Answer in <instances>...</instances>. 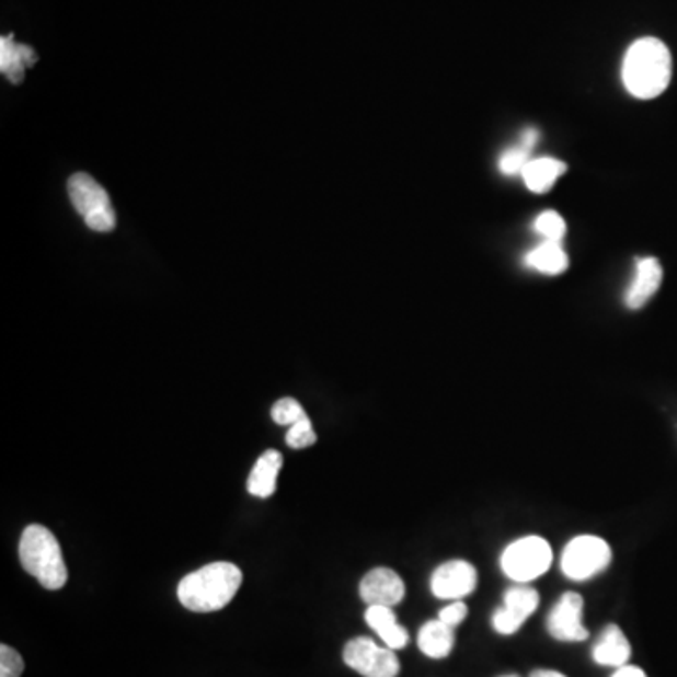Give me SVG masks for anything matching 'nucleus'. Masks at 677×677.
<instances>
[{
    "label": "nucleus",
    "mask_w": 677,
    "mask_h": 677,
    "mask_svg": "<svg viewBox=\"0 0 677 677\" xmlns=\"http://www.w3.org/2000/svg\"><path fill=\"white\" fill-rule=\"evenodd\" d=\"M359 597L367 606H398L405 598V582L392 569H372L359 584Z\"/></svg>",
    "instance_id": "nucleus-11"
},
{
    "label": "nucleus",
    "mask_w": 677,
    "mask_h": 677,
    "mask_svg": "<svg viewBox=\"0 0 677 677\" xmlns=\"http://www.w3.org/2000/svg\"><path fill=\"white\" fill-rule=\"evenodd\" d=\"M343 661L364 677H398L401 672L395 651L380 647L366 636L354 638L345 645Z\"/></svg>",
    "instance_id": "nucleus-7"
},
{
    "label": "nucleus",
    "mask_w": 677,
    "mask_h": 677,
    "mask_svg": "<svg viewBox=\"0 0 677 677\" xmlns=\"http://www.w3.org/2000/svg\"><path fill=\"white\" fill-rule=\"evenodd\" d=\"M553 561V551L544 538L525 537L512 542L501 558V569L518 584L544 576Z\"/></svg>",
    "instance_id": "nucleus-5"
},
{
    "label": "nucleus",
    "mask_w": 677,
    "mask_h": 677,
    "mask_svg": "<svg viewBox=\"0 0 677 677\" xmlns=\"http://www.w3.org/2000/svg\"><path fill=\"white\" fill-rule=\"evenodd\" d=\"M611 677H647L645 676V672L642 668H638V666H631V664H624L621 668L616 670V674Z\"/></svg>",
    "instance_id": "nucleus-26"
},
{
    "label": "nucleus",
    "mask_w": 677,
    "mask_h": 677,
    "mask_svg": "<svg viewBox=\"0 0 677 677\" xmlns=\"http://www.w3.org/2000/svg\"><path fill=\"white\" fill-rule=\"evenodd\" d=\"M531 677H566L561 672L555 670H537L532 672Z\"/></svg>",
    "instance_id": "nucleus-27"
},
{
    "label": "nucleus",
    "mask_w": 677,
    "mask_h": 677,
    "mask_svg": "<svg viewBox=\"0 0 677 677\" xmlns=\"http://www.w3.org/2000/svg\"><path fill=\"white\" fill-rule=\"evenodd\" d=\"M38 55L27 44H18L14 34L2 36L0 41V70L12 83L25 80V68L33 67Z\"/></svg>",
    "instance_id": "nucleus-13"
},
{
    "label": "nucleus",
    "mask_w": 677,
    "mask_h": 677,
    "mask_svg": "<svg viewBox=\"0 0 677 677\" xmlns=\"http://www.w3.org/2000/svg\"><path fill=\"white\" fill-rule=\"evenodd\" d=\"M624 89L640 100L657 99L672 80L670 49L658 38H640L624 54Z\"/></svg>",
    "instance_id": "nucleus-1"
},
{
    "label": "nucleus",
    "mask_w": 677,
    "mask_h": 677,
    "mask_svg": "<svg viewBox=\"0 0 677 677\" xmlns=\"http://www.w3.org/2000/svg\"><path fill=\"white\" fill-rule=\"evenodd\" d=\"M610 561L611 550L606 540L593 535H582L572 538L564 548L561 569L566 578L584 582L605 571Z\"/></svg>",
    "instance_id": "nucleus-6"
},
{
    "label": "nucleus",
    "mask_w": 677,
    "mask_h": 677,
    "mask_svg": "<svg viewBox=\"0 0 677 677\" xmlns=\"http://www.w3.org/2000/svg\"><path fill=\"white\" fill-rule=\"evenodd\" d=\"M631 644L618 624H608L593 647V661L600 666L621 668L631 658Z\"/></svg>",
    "instance_id": "nucleus-14"
},
{
    "label": "nucleus",
    "mask_w": 677,
    "mask_h": 677,
    "mask_svg": "<svg viewBox=\"0 0 677 677\" xmlns=\"http://www.w3.org/2000/svg\"><path fill=\"white\" fill-rule=\"evenodd\" d=\"M280 467H283L280 451H264L256 461V466L253 467V472H251L249 482H246L249 493L260 498L272 497L277 490V477H279Z\"/></svg>",
    "instance_id": "nucleus-16"
},
{
    "label": "nucleus",
    "mask_w": 677,
    "mask_h": 677,
    "mask_svg": "<svg viewBox=\"0 0 677 677\" xmlns=\"http://www.w3.org/2000/svg\"><path fill=\"white\" fill-rule=\"evenodd\" d=\"M548 632L559 642H584L589 631L584 624V598L578 593H564L548 616Z\"/></svg>",
    "instance_id": "nucleus-9"
},
{
    "label": "nucleus",
    "mask_w": 677,
    "mask_h": 677,
    "mask_svg": "<svg viewBox=\"0 0 677 677\" xmlns=\"http://www.w3.org/2000/svg\"><path fill=\"white\" fill-rule=\"evenodd\" d=\"M477 569L461 559L440 564L432 576L433 595L443 600H461L477 589Z\"/></svg>",
    "instance_id": "nucleus-10"
},
{
    "label": "nucleus",
    "mask_w": 677,
    "mask_h": 677,
    "mask_svg": "<svg viewBox=\"0 0 677 677\" xmlns=\"http://www.w3.org/2000/svg\"><path fill=\"white\" fill-rule=\"evenodd\" d=\"M531 151L532 149H527L521 144L506 149L505 153L501 154V159H498V170L505 175H521L527 164L532 160Z\"/></svg>",
    "instance_id": "nucleus-20"
},
{
    "label": "nucleus",
    "mask_w": 677,
    "mask_h": 677,
    "mask_svg": "<svg viewBox=\"0 0 677 677\" xmlns=\"http://www.w3.org/2000/svg\"><path fill=\"white\" fill-rule=\"evenodd\" d=\"M243 574L233 563L206 564L199 571L191 572L177 585V597L186 610L209 613L219 611L232 603L240 592Z\"/></svg>",
    "instance_id": "nucleus-2"
},
{
    "label": "nucleus",
    "mask_w": 677,
    "mask_h": 677,
    "mask_svg": "<svg viewBox=\"0 0 677 677\" xmlns=\"http://www.w3.org/2000/svg\"><path fill=\"white\" fill-rule=\"evenodd\" d=\"M20 561L23 569L49 592H57L68 582V569L62 558V550L54 532L44 525H28L23 531Z\"/></svg>",
    "instance_id": "nucleus-3"
},
{
    "label": "nucleus",
    "mask_w": 677,
    "mask_h": 677,
    "mask_svg": "<svg viewBox=\"0 0 677 677\" xmlns=\"http://www.w3.org/2000/svg\"><path fill=\"white\" fill-rule=\"evenodd\" d=\"M366 621L379 634L386 647L395 651L409 644V631L398 623L390 606H367Z\"/></svg>",
    "instance_id": "nucleus-15"
},
{
    "label": "nucleus",
    "mask_w": 677,
    "mask_h": 677,
    "mask_svg": "<svg viewBox=\"0 0 677 677\" xmlns=\"http://www.w3.org/2000/svg\"><path fill=\"white\" fill-rule=\"evenodd\" d=\"M25 670V663L20 653L10 645H0V677H20Z\"/></svg>",
    "instance_id": "nucleus-24"
},
{
    "label": "nucleus",
    "mask_w": 677,
    "mask_h": 677,
    "mask_svg": "<svg viewBox=\"0 0 677 677\" xmlns=\"http://www.w3.org/2000/svg\"><path fill=\"white\" fill-rule=\"evenodd\" d=\"M307 412L303 406L299 405L298 401L292 398L279 399L272 409V418L275 424L290 425L296 424L301 418H306Z\"/></svg>",
    "instance_id": "nucleus-23"
},
{
    "label": "nucleus",
    "mask_w": 677,
    "mask_h": 677,
    "mask_svg": "<svg viewBox=\"0 0 677 677\" xmlns=\"http://www.w3.org/2000/svg\"><path fill=\"white\" fill-rule=\"evenodd\" d=\"M564 172H566V164L561 160L540 157V159H532L527 164L524 173H521V180L531 193L544 194L553 188V185L558 183L559 177Z\"/></svg>",
    "instance_id": "nucleus-17"
},
{
    "label": "nucleus",
    "mask_w": 677,
    "mask_h": 677,
    "mask_svg": "<svg viewBox=\"0 0 677 677\" xmlns=\"http://www.w3.org/2000/svg\"><path fill=\"white\" fill-rule=\"evenodd\" d=\"M661 283H663V266L657 259L647 256L636 260V272L629 290L624 294V306L629 309H642L658 292Z\"/></svg>",
    "instance_id": "nucleus-12"
},
{
    "label": "nucleus",
    "mask_w": 677,
    "mask_h": 677,
    "mask_svg": "<svg viewBox=\"0 0 677 677\" xmlns=\"http://www.w3.org/2000/svg\"><path fill=\"white\" fill-rule=\"evenodd\" d=\"M456 644V631L440 619L427 621L418 632V647L425 657L445 658L450 655Z\"/></svg>",
    "instance_id": "nucleus-18"
},
{
    "label": "nucleus",
    "mask_w": 677,
    "mask_h": 677,
    "mask_svg": "<svg viewBox=\"0 0 677 677\" xmlns=\"http://www.w3.org/2000/svg\"><path fill=\"white\" fill-rule=\"evenodd\" d=\"M314 443H317V433L312 429L309 416L299 420V422L288 427V433H286V445L294 448V450H303V448H309V446L314 445Z\"/></svg>",
    "instance_id": "nucleus-22"
},
{
    "label": "nucleus",
    "mask_w": 677,
    "mask_h": 677,
    "mask_svg": "<svg viewBox=\"0 0 677 677\" xmlns=\"http://www.w3.org/2000/svg\"><path fill=\"white\" fill-rule=\"evenodd\" d=\"M505 677H514V676H505Z\"/></svg>",
    "instance_id": "nucleus-28"
},
{
    "label": "nucleus",
    "mask_w": 677,
    "mask_h": 677,
    "mask_svg": "<svg viewBox=\"0 0 677 677\" xmlns=\"http://www.w3.org/2000/svg\"><path fill=\"white\" fill-rule=\"evenodd\" d=\"M525 264L544 275H561L569 267V256L559 241H542L527 253Z\"/></svg>",
    "instance_id": "nucleus-19"
},
{
    "label": "nucleus",
    "mask_w": 677,
    "mask_h": 677,
    "mask_svg": "<svg viewBox=\"0 0 677 677\" xmlns=\"http://www.w3.org/2000/svg\"><path fill=\"white\" fill-rule=\"evenodd\" d=\"M467 613H469V608H467L466 603L456 600V603H451V605H448L446 608L438 611V619H440L443 623L450 624V627L456 629L459 623H463V621H466Z\"/></svg>",
    "instance_id": "nucleus-25"
},
{
    "label": "nucleus",
    "mask_w": 677,
    "mask_h": 677,
    "mask_svg": "<svg viewBox=\"0 0 677 677\" xmlns=\"http://www.w3.org/2000/svg\"><path fill=\"white\" fill-rule=\"evenodd\" d=\"M538 603L540 595L532 587H525L524 584L512 587L505 593L503 606L493 613V629L503 636L518 632L521 624L537 611Z\"/></svg>",
    "instance_id": "nucleus-8"
},
{
    "label": "nucleus",
    "mask_w": 677,
    "mask_h": 677,
    "mask_svg": "<svg viewBox=\"0 0 677 677\" xmlns=\"http://www.w3.org/2000/svg\"><path fill=\"white\" fill-rule=\"evenodd\" d=\"M535 230H537L544 241H563L564 233H566V222L563 217L555 211H544L538 215V219L535 220Z\"/></svg>",
    "instance_id": "nucleus-21"
},
{
    "label": "nucleus",
    "mask_w": 677,
    "mask_h": 677,
    "mask_svg": "<svg viewBox=\"0 0 677 677\" xmlns=\"http://www.w3.org/2000/svg\"><path fill=\"white\" fill-rule=\"evenodd\" d=\"M68 194L72 206L80 213L85 225L94 232H112L115 228V211L106 188L89 173H73L68 180Z\"/></svg>",
    "instance_id": "nucleus-4"
}]
</instances>
